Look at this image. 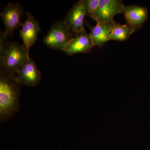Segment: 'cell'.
<instances>
[{
    "instance_id": "6da1fadb",
    "label": "cell",
    "mask_w": 150,
    "mask_h": 150,
    "mask_svg": "<svg viewBox=\"0 0 150 150\" xmlns=\"http://www.w3.org/2000/svg\"><path fill=\"white\" fill-rule=\"evenodd\" d=\"M20 84L15 76L0 72V120L6 122L19 109Z\"/></svg>"
},
{
    "instance_id": "ba28073f",
    "label": "cell",
    "mask_w": 150,
    "mask_h": 150,
    "mask_svg": "<svg viewBox=\"0 0 150 150\" xmlns=\"http://www.w3.org/2000/svg\"><path fill=\"white\" fill-rule=\"evenodd\" d=\"M26 19L19 30V36L23 44L29 50L38 39V35L41 31L40 24L37 20L29 12L25 13Z\"/></svg>"
},
{
    "instance_id": "277c9868",
    "label": "cell",
    "mask_w": 150,
    "mask_h": 150,
    "mask_svg": "<svg viewBox=\"0 0 150 150\" xmlns=\"http://www.w3.org/2000/svg\"><path fill=\"white\" fill-rule=\"evenodd\" d=\"M23 13V8L18 3H9L4 8L1 17L6 28L4 33L7 36L12 37L14 30H19L20 26H22L23 23L21 20Z\"/></svg>"
},
{
    "instance_id": "5bb4252c",
    "label": "cell",
    "mask_w": 150,
    "mask_h": 150,
    "mask_svg": "<svg viewBox=\"0 0 150 150\" xmlns=\"http://www.w3.org/2000/svg\"><path fill=\"white\" fill-rule=\"evenodd\" d=\"M7 35L2 31L0 35V58H2L3 55L8 47L9 43L8 42Z\"/></svg>"
},
{
    "instance_id": "4fadbf2b",
    "label": "cell",
    "mask_w": 150,
    "mask_h": 150,
    "mask_svg": "<svg viewBox=\"0 0 150 150\" xmlns=\"http://www.w3.org/2000/svg\"><path fill=\"white\" fill-rule=\"evenodd\" d=\"M86 16L94 20L99 7L100 0H83Z\"/></svg>"
},
{
    "instance_id": "3957f363",
    "label": "cell",
    "mask_w": 150,
    "mask_h": 150,
    "mask_svg": "<svg viewBox=\"0 0 150 150\" xmlns=\"http://www.w3.org/2000/svg\"><path fill=\"white\" fill-rule=\"evenodd\" d=\"M74 37L64 20L59 21L51 26L43 42L49 48L63 51L67 43Z\"/></svg>"
},
{
    "instance_id": "8992f818",
    "label": "cell",
    "mask_w": 150,
    "mask_h": 150,
    "mask_svg": "<svg viewBox=\"0 0 150 150\" xmlns=\"http://www.w3.org/2000/svg\"><path fill=\"white\" fill-rule=\"evenodd\" d=\"M15 78L20 84L35 87L41 80V71L32 58H30L18 71Z\"/></svg>"
},
{
    "instance_id": "52a82bcc",
    "label": "cell",
    "mask_w": 150,
    "mask_h": 150,
    "mask_svg": "<svg viewBox=\"0 0 150 150\" xmlns=\"http://www.w3.org/2000/svg\"><path fill=\"white\" fill-rule=\"evenodd\" d=\"M126 6L121 0H100L94 21L112 23L113 17L118 14L123 13Z\"/></svg>"
},
{
    "instance_id": "7a4b0ae2",
    "label": "cell",
    "mask_w": 150,
    "mask_h": 150,
    "mask_svg": "<svg viewBox=\"0 0 150 150\" xmlns=\"http://www.w3.org/2000/svg\"><path fill=\"white\" fill-rule=\"evenodd\" d=\"M29 52L23 44L9 43L4 54L0 58V72L10 76H15L21 67L30 58Z\"/></svg>"
},
{
    "instance_id": "7c38bea8",
    "label": "cell",
    "mask_w": 150,
    "mask_h": 150,
    "mask_svg": "<svg viewBox=\"0 0 150 150\" xmlns=\"http://www.w3.org/2000/svg\"><path fill=\"white\" fill-rule=\"evenodd\" d=\"M134 33L127 24H120L115 21L112 23V31L109 40L124 41L127 40Z\"/></svg>"
},
{
    "instance_id": "8fae6325",
    "label": "cell",
    "mask_w": 150,
    "mask_h": 150,
    "mask_svg": "<svg viewBox=\"0 0 150 150\" xmlns=\"http://www.w3.org/2000/svg\"><path fill=\"white\" fill-rule=\"evenodd\" d=\"M87 25L91 30V35L94 46L102 47L106 42L109 41L112 31V23H105L96 21V25L91 26L87 22ZM114 22V21H113Z\"/></svg>"
},
{
    "instance_id": "5b68a950",
    "label": "cell",
    "mask_w": 150,
    "mask_h": 150,
    "mask_svg": "<svg viewBox=\"0 0 150 150\" xmlns=\"http://www.w3.org/2000/svg\"><path fill=\"white\" fill-rule=\"evenodd\" d=\"M86 16L83 0L77 2L67 13L64 21L74 36L86 32L84 25Z\"/></svg>"
},
{
    "instance_id": "9c48e42d",
    "label": "cell",
    "mask_w": 150,
    "mask_h": 150,
    "mask_svg": "<svg viewBox=\"0 0 150 150\" xmlns=\"http://www.w3.org/2000/svg\"><path fill=\"white\" fill-rule=\"evenodd\" d=\"M127 25L137 32L147 20L149 12L145 7L139 5L126 6L123 12Z\"/></svg>"
},
{
    "instance_id": "30bf717a",
    "label": "cell",
    "mask_w": 150,
    "mask_h": 150,
    "mask_svg": "<svg viewBox=\"0 0 150 150\" xmlns=\"http://www.w3.org/2000/svg\"><path fill=\"white\" fill-rule=\"evenodd\" d=\"M94 46L90 33L86 31L76 35L69 41L63 51L69 56L79 53H88Z\"/></svg>"
}]
</instances>
